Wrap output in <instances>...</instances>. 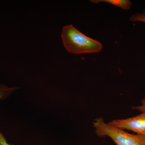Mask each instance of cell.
<instances>
[{
	"label": "cell",
	"mask_w": 145,
	"mask_h": 145,
	"mask_svg": "<svg viewBox=\"0 0 145 145\" xmlns=\"http://www.w3.org/2000/svg\"><path fill=\"white\" fill-rule=\"evenodd\" d=\"M90 1L96 3L102 2L108 3L124 10L129 9L132 5V3L129 0H93Z\"/></svg>",
	"instance_id": "277c9868"
},
{
	"label": "cell",
	"mask_w": 145,
	"mask_h": 145,
	"mask_svg": "<svg viewBox=\"0 0 145 145\" xmlns=\"http://www.w3.org/2000/svg\"><path fill=\"white\" fill-rule=\"evenodd\" d=\"M97 135L108 137L117 145H145V137L132 134L105 122L103 118H98L93 122Z\"/></svg>",
	"instance_id": "7a4b0ae2"
},
{
	"label": "cell",
	"mask_w": 145,
	"mask_h": 145,
	"mask_svg": "<svg viewBox=\"0 0 145 145\" xmlns=\"http://www.w3.org/2000/svg\"><path fill=\"white\" fill-rule=\"evenodd\" d=\"M109 123L121 129L132 131L145 137V112L127 119H115Z\"/></svg>",
	"instance_id": "3957f363"
},
{
	"label": "cell",
	"mask_w": 145,
	"mask_h": 145,
	"mask_svg": "<svg viewBox=\"0 0 145 145\" xmlns=\"http://www.w3.org/2000/svg\"><path fill=\"white\" fill-rule=\"evenodd\" d=\"M0 145H13L8 144L2 133L0 132Z\"/></svg>",
	"instance_id": "ba28073f"
},
{
	"label": "cell",
	"mask_w": 145,
	"mask_h": 145,
	"mask_svg": "<svg viewBox=\"0 0 145 145\" xmlns=\"http://www.w3.org/2000/svg\"><path fill=\"white\" fill-rule=\"evenodd\" d=\"M61 36L65 49L72 54L98 53L103 48L100 42L86 36L72 25L63 27Z\"/></svg>",
	"instance_id": "6da1fadb"
},
{
	"label": "cell",
	"mask_w": 145,
	"mask_h": 145,
	"mask_svg": "<svg viewBox=\"0 0 145 145\" xmlns=\"http://www.w3.org/2000/svg\"><path fill=\"white\" fill-rule=\"evenodd\" d=\"M133 109L140 112H145V96L141 101L140 105L137 106L133 107Z\"/></svg>",
	"instance_id": "52a82bcc"
},
{
	"label": "cell",
	"mask_w": 145,
	"mask_h": 145,
	"mask_svg": "<svg viewBox=\"0 0 145 145\" xmlns=\"http://www.w3.org/2000/svg\"><path fill=\"white\" fill-rule=\"evenodd\" d=\"M132 22H142L145 23V8L142 13H137L133 15L129 18Z\"/></svg>",
	"instance_id": "8992f818"
},
{
	"label": "cell",
	"mask_w": 145,
	"mask_h": 145,
	"mask_svg": "<svg viewBox=\"0 0 145 145\" xmlns=\"http://www.w3.org/2000/svg\"><path fill=\"white\" fill-rule=\"evenodd\" d=\"M16 88H8L6 86L0 84V99H4L16 90Z\"/></svg>",
	"instance_id": "5b68a950"
}]
</instances>
